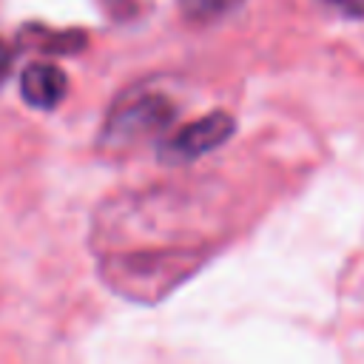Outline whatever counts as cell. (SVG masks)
<instances>
[{"label":"cell","mask_w":364,"mask_h":364,"mask_svg":"<svg viewBox=\"0 0 364 364\" xmlns=\"http://www.w3.org/2000/svg\"><path fill=\"white\" fill-rule=\"evenodd\" d=\"M173 119H176V105L162 91H148V88L128 91L111 108L100 134V145L111 154L131 151L154 136H162Z\"/></svg>","instance_id":"cell-1"},{"label":"cell","mask_w":364,"mask_h":364,"mask_svg":"<svg viewBox=\"0 0 364 364\" xmlns=\"http://www.w3.org/2000/svg\"><path fill=\"white\" fill-rule=\"evenodd\" d=\"M236 122L228 111H210L188 125H182L173 136H168L159 145V156L165 162H191L202 154H210L222 142L230 139Z\"/></svg>","instance_id":"cell-2"},{"label":"cell","mask_w":364,"mask_h":364,"mask_svg":"<svg viewBox=\"0 0 364 364\" xmlns=\"http://www.w3.org/2000/svg\"><path fill=\"white\" fill-rule=\"evenodd\" d=\"M65 91H68V80L63 68H57L54 63H31L20 74V94L31 108L51 111L63 102Z\"/></svg>","instance_id":"cell-3"},{"label":"cell","mask_w":364,"mask_h":364,"mask_svg":"<svg viewBox=\"0 0 364 364\" xmlns=\"http://www.w3.org/2000/svg\"><path fill=\"white\" fill-rule=\"evenodd\" d=\"M242 0H179V9L188 20H196V23H208V20H216L222 14H228L230 9H236Z\"/></svg>","instance_id":"cell-4"},{"label":"cell","mask_w":364,"mask_h":364,"mask_svg":"<svg viewBox=\"0 0 364 364\" xmlns=\"http://www.w3.org/2000/svg\"><path fill=\"white\" fill-rule=\"evenodd\" d=\"M347 17H364V0H327Z\"/></svg>","instance_id":"cell-5"},{"label":"cell","mask_w":364,"mask_h":364,"mask_svg":"<svg viewBox=\"0 0 364 364\" xmlns=\"http://www.w3.org/2000/svg\"><path fill=\"white\" fill-rule=\"evenodd\" d=\"M11 48H9V43L6 40H0V80L9 74V68H11Z\"/></svg>","instance_id":"cell-6"}]
</instances>
